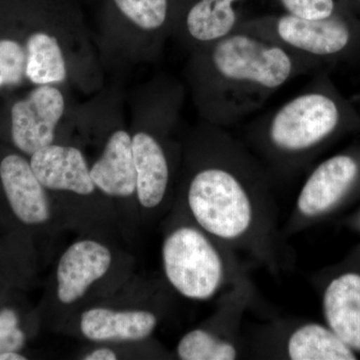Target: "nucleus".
Masks as SVG:
<instances>
[{
  "label": "nucleus",
  "instance_id": "obj_17",
  "mask_svg": "<svg viewBox=\"0 0 360 360\" xmlns=\"http://www.w3.org/2000/svg\"><path fill=\"white\" fill-rule=\"evenodd\" d=\"M322 309L328 328L360 352V274L345 272L335 277L324 290Z\"/></svg>",
  "mask_w": 360,
  "mask_h": 360
},
{
  "label": "nucleus",
  "instance_id": "obj_16",
  "mask_svg": "<svg viewBox=\"0 0 360 360\" xmlns=\"http://www.w3.org/2000/svg\"><path fill=\"white\" fill-rule=\"evenodd\" d=\"M158 316L146 309L113 310L94 307L80 316L82 335L96 342L141 341L153 335Z\"/></svg>",
  "mask_w": 360,
  "mask_h": 360
},
{
  "label": "nucleus",
  "instance_id": "obj_13",
  "mask_svg": "<svg viewBox=\"0 0 360 360\" xmlns=\"http://www.w3.org/2000/svg\"><path fill=\"white\" fill-rule=\"evenodd\" d=\"M30 162L49 193L82 198H92L99 193L90 175L89 160L77 144L52 143L33 153Z\"/></svg>",
  "mask_w": 360,
  "mask_h": 360
},
{
  "label": "nucleus",
  "instance_id": "obj_20",
  "mask_svg": "<svg viewBox=\"0 0 360 360\" xmlns=\"http://www.w3.org/2000/svg\"><path fill=\"white\" fill-rule=\"evenodd\" d=\"M284 13L305 20H324L341 13L336 0H277Z\"/></svg>",
  "mask_w": 360,
  "mask_h": 360
},
{
  "label": "nucleus",
  "instance_id": "obj_2",
  "mask_svg": "<svg viewBox=\"0 0 360 360\" xmlns=\"http://www.w3.org/2000/svg\"><path fill=\"white\" fill-rule=\"evenodd\" d=\"M59 84L84 96L105 85L94 32L77 0H22L0 37V91Z\"/></svg>",
  "mask_w": 360,
  "mask_h": 360
},
{
  "label": "nucleus",
  "instance_id": "obj_14",
  "mask_svg": "<svg viewBox=\"0 0 360 360\" xmlns=\"http://www.w3.org/2000/svg\"><path fill=\"white\" fill-rule=\"evenodd\" d=\"M112 252L94 239H80L70 245L56 267V296L63 304L82 300L89 288L110 271Z\"/></svg>",
  "mask_w": 360,
  "mask_h": 360
},
{
  "label": "nucleus",
  "instance_id": "obj_18",
  "mask_svg": "<svg viewBox=\"0 0 360 360\" xmlns=\"http://www.w3.org/2000/svg\"><path fill=\"white\" fill-rule=\"evenodd\" d=\"M286 355L292 360H354L355 352L328 328L319 323L298 326L286 342Z\"/></svg>",
  "mask_w": 360,
  "mask_h": 360
},
{
  "label": "nucleus",
  "instance_id": "obj_5",
  "mask_svg": "<svg viewBox=\"0 0 360 360\" xmlns=\"http://www.w3.org/2000/svg\"><path fill=\"white\" fill-rule=\"evenodd\" d=\"M354 113L333 89L328 75H317L297 94L248 127L258 151L277 172H295L336 134L352 124Z\"/></svg>",
  "mask_w": 360,
  "mask_h": 360
},
{
  "label": "nucleus",
  "instance_id": "obj_10",
  "mask_svg": "<svg viewBox=\"0 0 360 360\" xmlns=\"http://www.w3.org/2000/svg\"><path fill=\"white\" fill-rule=\"evenodd\" d=\"M238 30L323 63L348 56L359 45L360 30L342 13L324 20H305L290 14L243 18Z\"/></svg>",
  "mask_w": 360,
  "mask_h": 360
},
{
  "label": "nucleus",
  "instance_id": "obj_24",
  "mask_svg": "<svg viewBox=\"0 0 360 360\" xmlns=\"http://www.w3.org/2000/svg\"><path fill=\"white\" fill-rule=\"evenodd\" d=\"M25 356L15 352H4L0 354V360H26Z\"/></svg>",
  "mask_w": 360,
  "mask_h": 360
},
{
  "label": "nucleus",
  "instance_id": "obj_15",
  "mask_svg": "<svg viewBox=\"0 0 360 360\" xmlns=\"http://www.w3.org/2000/svg\"><path fill=\"white\" fill-rule=\"evenodd\" d=\"M0 184L11 210L22 224H44L51 219L49 191L33 172L25 155L13 151L1 155Z\"/></svg>",
  "mask_w": 360,
  "mask_h": 360
},
{
  "label": "nucleus",
  "instance_id": "obj_11",
  "mask_svg": "<svg viewBox=\"0 0 360 360\" xmlns=\"http://www.w3.org/2000/svg\"><path fill=\"white\" fill-rule=\"evenodd\" d=\"M243 0H172L170 39L187 52L238 30Z\"/></svg>",
  "mask_w": 360,
  "mask_h": 360
},
{
  "label": "nucleus",
  "instance_id": "obj_6",
  "mask_svg": "<svg viewBox=\"0 0 360 360\" xmlns=\"http://www.w3.org/2000/svg\"><path fill=\"white\" fill-rule=\"evenodd\" d=\"M120 84L104 85L89 101L75 103L68 129V143L96 146L90 175L99 193L112 198L136 196V170L131 134Z\"/></svg>",
  "mask_w": 360,
  "mask_h": 360
},
{
  "label": "nucleus",
  "instance_id": "obj_19",
  "mask_svg": "<svg viewBox=\"0 0 360 360\" xmlns=\"http://www.w3.org/2000/svg\"><path fill=\"white\" fill-rule=\"evenodd\" d=\"M176 354L182 360H233L238 359V352L227 338L198 328L182 336L177 345Z\"/></svg>",
  "mask_w": 360,
  "mask_h": 360
},
{
  "label": "nucleus",
  "instance_id": "obj_9",
  "mask_svg": "<svg viewBox=\"0 0 360 360\" xmlns=\"http://www.w3.org/2000/svg\"><path fill=\"white\" fill-rule=\"evenodd\" d=\"M161 257L168 283L187 300L207 302L224 288L229 270L224 255L212 236L196 224L170 231Z\"/></svg>",
  "mask_w": 360,
  "mask_h": 360
},
{
  "label": "nucleus",
  "instance_id": "obj_21",
  "mask_svg": "<svg viewBox=\"0 0 360 360\" xmlns=\"http://www.w3.org/2000/svg\"><path fill=\"white\" fill-rule=\"evenodd\" d=\"M25 335L18 328V316L14 310H0V354L18 352L25 347Z\"/></svg>",
  "mask_w": 360,
  "mask_h": 360
},
{
  "label": "nucleus",
  "instance_id": "obj_12",
  "mask_svg": "<svg viewBox=\"0 0 360 360\" xmlns=\"http://www.w3.org/2000/svg\"><path fill=\"white\" fill-rule=\"evenodd\" d=\"M360 161L341 153L331 156L314 168L298 194L296 212L303 219H314L328 212L359 181Z\"/></svg>",
  "mask_w": 360,
  "mask_h": 360
},
{
  "label": "nucleus",
  "instance_id": "obj_3",
  "mask_svg": "<svg viewBox=\"0 0 360 360\" xmlns=\"http://www.w3.org/2000/svg\"><path fill=\"white\" fill-rule=\"evenodd\" d=\"M184 193L194 222L213 239L238 245L259 224L269 177L224 127L202 122L184 141Z\"/></svg>",
  "mask_w": 360,
  "mask_h": 360
},
{
  "label": "nucleus",
  "instance_id": "obj_7",
  "mask_svg": "<svg viewBox=\"0 0 360 360\" xmlns=\"http://www.w3.org/2000/svg\"><path fill=\"white\" fill-rule=\"evenodd\" d=\"M172 0H101L94 32L105 73L124 75L162 58Z\"/></svg>",
  "mask_w": 360,
  "mask_h": 360
},
{
  "label": "nucleus",
  "instance_id": "obj_22",
  "mask_svg": "<svg viewBox=\"0 0 360 360\" xmlns=\"http://www.w3.org/2000/svg\"><path fill=\"white\" fill-rule=\"evenodd\" d=\"M21 4L22 0H0V37L18 18Z\"/></svg>",
  "mask_w": 360,
  "mask_h": 360
},
{
  "label": "nucleus",
  "instance_id": "obj_4",
  "mask_svg": "<svg viewBox=\"0 0 360 360\" xmlns=\"http://www.w3.org/2000/svg\"><path fill=\"white\" fill-rule=\"evenodd\" d=\"M186 89L179 79L158 73L130 92L129 130L136 170V198L155 210L167 198L182 160L176 139Z\"/></svg>",
  "mask_w": 360,
  "mask_h": 360
},
{
  "label": "nucleus",
  "instance_id": "obj_1",
  "mask_svg": "<svg viewBox=\"0 0 360 360\" xmlns=\"http://www.w3.org/2000/svg\"><path fill=\"white\" fill-rule=\"evenodd\" d=\"M187 58V89L202 122L229 127L262 110L291 80L319 61L245 30L196 47Z\"/></svg>",
  "mask_w": 360,
  "mask_h": 360
},
{
  "label": "nucleus",
  "instance_id": "obj_8",
  "mask_svg": "<svg viewBox=\"0 0 360 360\" xmlns=\"http://www.w3.org/2000/svg\"><path fill=\"white\" fill-rule=\"evenodd\" d=\"M73 92L65 85L40 84L11 94L0 105V134L30 158L56 143L77 101Z\"/></svg>",
  "mask_w": 360,
  "mask_h": 360
},
{
  "label": "nucleus",
  "instance_id": "obj_23",
  "mask_svg": "<svg viewBox=\"0 0 360 360\" xmlns=\"http://www.w3.org/2000/svg\"><path fill=\"white\" fill-rule=\"evenodd\" d=\"M117 359V354L115 350L108 347L97 348L82 357L84 360H116Z\"/></svg>",
  "mask_w": 360,
  "mask_h": 360
}]
</instances>
